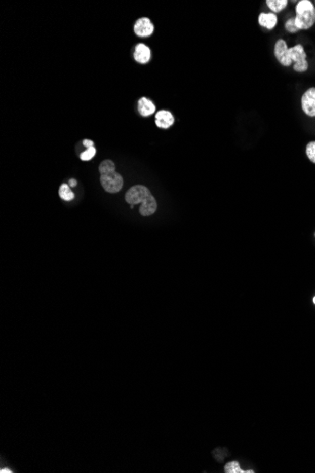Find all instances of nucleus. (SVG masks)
<instances>
[{"label":"nucleus","mask_w":315,"mask_h":473,"mask_svg":"<svg viewBox=\"0 0 315 473\" xmlns=\"http://www.w3.org/2000/svg\"><path fill=\"white\" fill-rule=\"evenodd\" d=\"M156 125L161 129H168L174 124V117L169 111H159L156 114Z\"/></svg>","instance_id":"obj_8"},{"label":"nucleus","mask_w":315,"mask_h":473,"mask_svg":"<svg viewBox=\"0 0 315 473\" xmlns=\"http://www.w3.org/2000/svg\"><path fill=\"white\" fill-rule=\"evenodd\" d=\"M59 193H60V196L63 200H66V201H70L72 199H74L75 198V195L74 193L71 191V189L69 188L68 185H62V186L60 187V190H59Z\"/></svg>","instance_id":"obj_14"},{"label":"nucleus","mask_w":315,"mask_h":473,"mask_svg":"<svg viewBox=\"0 0 315 473\" xmlns=\"http://www.w3.org/2000/svg\"><path fill=\"white\" fill-rule=\"evenodd\" d=\"M5 472L11 473V472H13V471H12V470H11L10 468H7V467H5V468H1V473H5Z\"/></svg>","instance_id":"obj_20"},{"label":"nucleus","mask_w":315,"mask_h":473,"mask_svg":"<svg viewBox=\"0 0 315 473\" xmlns=\"http://www.w3.org/2000/svg\"><path fill=\"white\" fill-rule=\"evenodd\" d=\"M295 27L300 29H308L315 24V8L309 0H301L295 7Z\"/></svg>","instance_id":"obj_3"},{"label":"nucleus","mask_w":315,"mask_h":473,"mask_svg":"<svg viewBox=\"0 0 315 473\" xmlns=\"http://www.w3.org/2000/svg\"><path fill=\"white\" fill-rule=\"evenodd\" d=\"M302 110L310 117H315V87L307 90L301 98Z\"/></svg>","instance_id":"obj_5"},{"label":"nucleus","mask_w":315,"mask_h":473,"mask_svg":"<svg viewBox=\"0 0 315 473\" xmlns=\"http://www.w3.org/2000/svg\"><path fill=\"white\" fill-rule=\"evenodd\" d=\"M314 237H315V233H314Z\"/></svg>","instance_id":"obj_22"},{"label":"nucleus","mask_w":315,"mask_h":473,"mask_svg":"<svg viewBox=\"0 0 315 473\" xmlns=\"http://www.w3.org/2000/svg\"><path fill=\"white\" fill-rule=\"evenodd\" d=\"M154 31V26L147 17L139 18L134 25V32L140 37H148Z\"/></svg>","instance_id":"obj_7"},{"label":"nucleus","mask_w":315,"mask_h":473,"mask_svg":"<svg viewBox=\"0 0 315 473\" xmlns=\"http://www.w3.org/2000/svg\"><path fill=\"white\" fill-rule=\"evenodd\" d=\"M289 58L293 62H295L294 69L296 72H305L308 68L307 54L301 45H296L293 48H289Z\"/></svg>","instance_id":"obj_4"},{"label":"nucleus","mask_w":315,"mask_h":473,"mask_svg":"<svg viewBox=\"0 0 315 473\" xmlns=\"http://www.w3.org/2000/svg\"><path fill=\"white\" fill-rule=\"evenodd\" d=\"M100 183L103 188L109 193L119 192L123 187V178L115 171V165L110 160H105L99 165Z\"/></svg>","instance_id":"obj_2"},{"label":"nucleus","mask_w":315,"mask_h":473,"mask_svg":"<svg viewBox=\"0 0 315 473\" xmlns=\"http://www.w3.org/2000/svg\"><path fill=\"white\" fill-rule=\"evenodd\" d=\"M126 201L130 205L142 204L140 207V213L143 216H150L157 211V201L149 189L144 186H134L126 193Z\"/></svg>","instance_id":"obj_1"},{"label":"nucleus","mask_w":315,"mask_h":473,"mask_svg":"<svg viewBox=\"0 0 315 473\" xmlns=\"http://www.w3.org/2000/svg\"><path fill=\"white\" fill-rule=\"evenodd\" d=\"M96 149L93 147V148H90V149H87V151H84L82 154H81V159L83 161H89L92 158L94 157L96 155Z\"/></svg>","instance_id":"obj_16"},{"label":"nucleus","mask_w":315,"mask_h":473,"mask_svg":"<svg viewBox=\"0 0 315 473\" xmlns=\"http://www.w3.org/2000/svg\"><path fill=\"white\" fill-rule=\"evenodd\" d=\"M151 52L148 47L144 44H139L135 48L134 51V59L139 63H147L150 61Z\"/></svg>","instance_id":"obj_9"},{"label":"nucleus","mask_w":315,"mask_h":473,"mask_svg":"<svg viewBox=\"0 0 315 473\" xmlns=\"http://www.w3.org/2000/svg\"><path fill=\"white\" fill-rule=\"evenodd\" d=\"M268 7L272 10L274 13H280L283 9L287 7V0H267L266 1Z\"/></svg>","instance_id":"obj_13"},{"label":"nucleus","mask_w":315,"mask_h":473,"mask_svg":"<svg viewBox=\"0 0 315 473\" xmlns=\"http://www.w3.org/2000/svg\"><path fill=\"white\" fill-rule=\"evenodd\" d=\"M313 303H314L315 304V296H314V298H313Z\"/></svg>","instance_id":"obj_21"},{"label":"nucleus","mask_w":315,"mask_h":473,"mask_svg":"<svg viewBox=\"0 0 315 473\" xmlns=\"http://www.w3.org/2000/svg\"><path fill=\"white\" fill-rule=\"evenodd\" d=\"M259 23L260 26L268 28V29H273L275 27L278 23V17L274 14H260L259 16Z\"/></svg>","instance_id":"obj_11"},{"label":"nucleus","mask_w":315,"mask_h":473,"mask_svg":"<svg viewBox=\"0 0 315 473\" xmlns=\"http://www.w3.org/2000/svg\"><path fill=\"white\" fill-rule=\"evenodd\" d=\"M285 28L290 33H295V32H297L299 30L298 28L295 27V18L288 19L286 24H285Z\"/></svg>","instance_id":"obj_17"},{"label":"nucleus","mask_w":315,"mask_h":473,"mask_svg":"<svg viewBox=\"0 0 315 473\" xmlns=\"http://www.w3.org/2000/svg\"><path fill=\"white\" fill-rule=\"evenodd\" d=\"M138 111L142 117H149L156 111V106L149 99L142 97L138 102Z\"/></svg>","instance_id":"obj_10"},{"label":"nucleus","mask_w":315,"mask_h":473,"mask_svg":"<svg viewBox=\"0 0 315 473\" xmlns=\"http://www.w3.org/2000/svg\"><path fill=\"white\" fill-rule=\"evenodd\" d=\"M69 186H71V187H75V186H76V180L74 178H71L69 180Z\"/></svg>","instance_id":"obj_19"},{"label":"nucleus","mask_w":315,"mask_h":473,"mask_svg":"<svg viewBox=\"0 0 315 473\" xmlns=\"http://www.w3.org/2000/svg\"><path fill=\"white\" fill-rule=\"evenodd\" d=\"M83 145L86 147L87 149H90V148H93L94 142L91 141V140H84V141H83Z\"/></svg>","instance_id":"obj_18"},{"label":"nucleus","mask_w":315,"mask_h":473,"mask_svg":"<svg viewBox=\"0 0 315 473\" xmlns=\"http://www.w3.org/2000/svg\"><path fill=\"white\" fill-rule=\"evenodd\" d=\"M306 153L310 162L315 164V141L309 142L306 148Z\"/></svg>","instance_id":"obj_15"},{"label":"nucleus","mask_w":315,"mask_h":473,"mask_svg":"<svg viewBox=\"0 0 315 473\" xmlns=\"http://www.w3.org/2000/svg\"><path fill=\"white\" fill-rule=\"evenodd\" d=\"M274 56L283 66H290L293 62L289 58V48L284 40H279L274 45Z\"/></svg>","instance_id":"obj_6"},{"label":"nucleus","mask_w":315,"mask_h":473,"mask_svg":"<svg viewBox=\"0 0 315 473\" xmlns=\"http://www.w3.org/2000/svg\"><path fill=\"white\" fill-rule=\"evenodd\" d=\"M224 470L226 473H247L255 472L254 470H244L240 466V463L238 461H230L226 463V466H224Z\"/></svg>","instance_id":"obj_12"}]
</instances>
